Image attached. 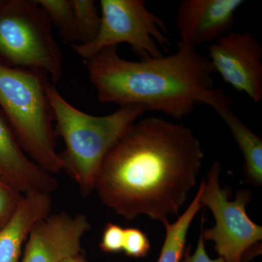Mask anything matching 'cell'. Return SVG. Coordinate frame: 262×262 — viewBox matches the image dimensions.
<instances>
[{"instance_id": "7c38bea8", "label": "cell", "mask_w": 262, "mask_h": 262, "mask_svg": "<svg viewBox=\"0 0 262 262\" xmlns=\"http://www.w3.org/2000/svg\"><path fill=\"white\" fill-rule=\"evenodd\" d=\"M200 104L213 108L229 127L244 155L245 178L253 185L262 184V140L234 113L232 101L221 87H214L202 95Z\"/></svg>"}, {"instance_id": "3957f363", "label": "cell", "mask_w": 262, "mask_h": 262, "mask_svg": "<svg viewBox=\"0 0 262 262\" xmlns=\"http://www.w3.org/2000/svg\"><path fill=\"white\" fill-rule=\"evenodd\" d=\"M46 92L54 115L55 134L64 141L65 149L59 154L63 170L78 184L82 196H89L108 150L146 110L129 105L105 116H94L70 104L51 82Z\"/></svg>"}, {"instance_id": "9c48e42d", "label": "cell", "mask_w": 262, "mask_h": 262, "mask_svg": "<svg viewBox=\"0 0 262 262\" xmlns=\"http://www.w3.org/2000/svg\"><path fill=\"white\" fill-rule=\"evenodd\" d=\"M87 215L67 212L50 214L32 227L21 262H61L82 252L81 242L91 229Z\"/></svg>"}, {"instance_id": "7402d4cb", "label": "cell", "mask_w": 262, "mask_h": 262, "mask_svg": "<svg viewBox=\"0 0 262 262\" xmlns=\"http://www.w3.org/2000/svg\"><path fill=\"white\" fill-rule=\"evenodd\" d=\"M0 2H1V1H0Z\"/></svg>"}, {"instance_id": "5bb4252c", "label": "cell", "mask_w": 262, "mask_h": 262, "mask_svg": "<svg viewBox=\"0 0 262 262\" xmlns=\"http://www.w3.org/2000/svg\"><path fill=\"white\" fill-rule=\"evenodd\" d=\"M202 207L200 203V191L198 190L190 206L179 217L177 222L170 224L168 220L164 221L166 236L157 262L181 261L185 250L188 229Z\"/></svg>"}, {"instance_id": "8992f818", "label": "cell", "mask_w": 262, "mask_h": 262, "mask_svg": "<svg viewBox=\"0 0 262 262\" xmlns=\"http://www.w3.org/2000/svg\"><path fill=\"white\" fill-rule=\"evenodd\" d=\"M101 23L92 42L72 45L86 61L103 48L127 43L144 58H158L169 53L170 35L165 20L150 12L144 0H101Z\"/></svg>"}, {"instance_id": "2e32d148", "label": "cell", "mask_w": 262, "mask_h": 262, "mask_svg": "<svg viewBox=\"0 0 262 262\" xmlns=\"http://www.w3.org/2000/svg\"><path fill=\"white\" fill-rule=\"evenodd\" d=\"M78 43L84 45L92 42L101 27V17L94 0H72Z\"/></svg>"}, {"instance_id": "277c9868", "label": "cell", "mask_w": 262, "mask_h": 262, "mask_svg": "<svg viewBox=\"0 0 262 262\" xmlns=\"http://www.w3.org/2000/svg\"><path fill=\"white\" fill-rule=\"evenodd\" d=\"M51 82L39 71L0 63V106L19 144L31 160L51 174L63 170L56 151L54 115L46 88Z\"/></svg>"}, {"instance_id": "ffe728a7", "label": "cell", "mask_w": 262, "mask_h": 262, "mask_svg": "<svg viewBox=\"0 0 262 262\" xmlns=\"http://www.w3.org/2000/svg\"><path fill=\"white\" fill-rule=\"evenodd\" d=\"M201 236H200L199 241H198V246H196L195 251L191 253V246H189L185 247L184 254L180 262H225L223 258L218 257L213 259L210 258L208 253L206 252V247H205L204 239L203 237V221L202 222Z\"/></svg>"}, {"instance_id": "d6986e66", "label": "cell", "mask_w": 262, "mask_h": 262, "mask_svg": "<svg viewBox=\"0 0 262 262\" xmlns=\"http://www.w3.org/2000/svg\"><path fill=\"white\" fill-rule=\"evenodd\" d=\"M124 229L115 224L108 223L103 229L100 247L104 252L118 253L122 251Z\"/></svg>"}, {"instance_id": "30bf717a", "label": "cell", "mask_w": 262, "mask_h": 262, "mask_svg": "<svg viewBox=\"0 0 262 262\" xmlns=\"http://www.w3.org/2000/svg\"><path fill=\"white\" fill-rule=\"evenodd\" d=\"M243 0H183L177 8L179 42L196 48L231 32Z\"/></svg>"}, {"instance_id": "8fae6325", "label": "cell", "mask_w": 262, "mask_h": 262, "mask_svg": "<svg viewBox=\"0 0 262 262\" xmlns=\"http://www.w3.org/2000/svg\"><path fill=\"white\" fill-rule=\"evenodd\" d=\"M0 174L23 194H50L58 186L52 174L29 158L5 117L0 115Z\"/></svg>"}, {"instance_id": "ba28073f", "label": "cell", "mask_w": 262, "mask_h": 262, "mask_svg": "<svg viewBox=\"0 0 262 262\" xmlns=\"http://www.w3.org/2000/svg\"><path fill=\"white\" fill-rule=\"evenodd\" d=\"M209 59L215 72L255 103L262 99V46L251 33L230 32L212 43Z\"/></svg>"}, {"instance_id": "52a82bcc", "label": "cell", "mask_w": 262, "mask_h": 262, "mask_svg": "<svg viewBox=\"0 0 262 262\" xmlns=\"http://www.w3.org/2000/svg\"><path fill=\"white\" fill-rule=\"evenodd\" d=\"M222 171L220 162L215 160L198 189L201 206L211 209L215 220L214 227L203 230V239L215 243V251L225 262H245L248 251L261 241L262 227L246 213L251 193L241 189L233 201H229L232 191L221 187Z\"/></svg>"}, {"instance_id": "ac0fdd59", "label": "cell", "mask_w": 262, "mask_h": 262, "mask_svg": "<svg viewBox=\"0 0 262 262\" xmlns=\"http://www.w3.org/2000/svg\"><path fill=\"white\" fill-rule=\"evenodd\" d=\"M150 241L142 231L136 228L124 229L122 251L130 257H145L149 253Z\"/></svg>"}, {"instance_id": "5b68a950", "label": "cell", "mask_w": 262, "mask_h": 262, "mask_svg": "<svg viewBox=\"0 0 262 262\" xmlns=\"http://www.w3.org/2000/svg\"><path fill=\"white\" fill-rule=\"evenodd\" d=\"M0 63L43 72L53 84L61 80L63 54L36 0L0 2Z\"/></svg>"}, {"instance_id": "7a4b0ae2", "label": "cell", "mask_w": 262, "mask_h": 262, "mask_svg": "<svg viewBox=\"0 0 262 262\" xmlns=\"http://www.w3.org/2000/svg\"><path fill=\"white\" fill-rule=\"evenodd\" d=\"M87 69L100 102L139 105L177 120L191 115L215 84L209 58L180 42L173 54L139 61L123 59L115 46L103 48Z\"/></svg>"}, {"instance_id": "44dd1931", "label": "cell", "mask_w": 262, "mask_h": 262, "mask_svg": "<svg viewBox=\"0 0 262 262\" xmlns=\"http://www.w3.org/2000/svg\"><path fill=\"white\" fill-rule=\"evenodd\" d=\"M61 262H87V261H86L85 256H84L83 253L81 252L77 253V254L74 255V256L65 258V259Z\"/></svg>"}, {"instance_id": "4fadbf2b", "label": "cell", "mask_w": 262, "mask_h": 262, "mask_svg": "<svg viewBox=\"0 0 262 262\" xmlns=\"http://www.w3.org/2000/svg\"><path fill=\"white\" fill-rule=\"evenodd\" d=\"M51 205L50 194H24L14 215L0 229V262H19L32 227L50 215Z\"/></svg>"}, {"instance_id": "9a60e30c", "label": "cell", "mask_w": 262, "mask_h": 262, "mask_svg": "<svg viewBox=\"0 0 262 262\" xmlns=\"http://www.w3.org/2000/svg\"><path fill=\"white\" fill-rule=\"evenodd\" d=\"M54 24L61 38L71 45L78 42L77 26L72 0H37Z\"/></svg>"}, {"instance_id": "6da1fadb", "label": "cell", "mask_w": 262, "mask_h": 262, "mask_svg": "<svg viewBox=\"0 0 262 262\" xmlns=\"http://www.w3.org/2000/svg\"><path fill=\"white\" fill-rule=\"evenodd\" d=\"M203 158L189 127L160 117L139 119L108 150L94 190L126 220L146 215L163 222L187 201Z\"/></svg>"}, {"instance_id": "e0dca14e", "label": "cell", "mask_w": 262, "mask_h": 262, "mask_svg": "<svg viewBox=\"0 0 262 262\" xmlns=\"http://www.w3.org/2000/svg\"><path fill=\"white\" fill-rule=\"evenodd\" d=\"M23 196L21 192L0 174V229L14 215Z\"/></svg>"}]
</instances>
